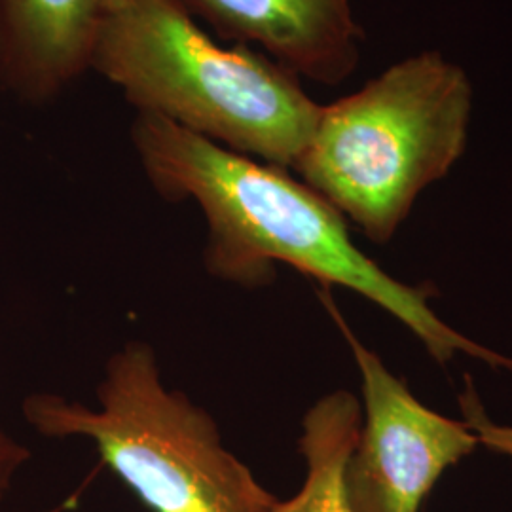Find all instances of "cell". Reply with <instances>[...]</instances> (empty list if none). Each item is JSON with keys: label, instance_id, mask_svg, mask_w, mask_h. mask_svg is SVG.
Segmentation results:
<instances>
[{"label": "cell", "instance_id": "cell-3", "mask_svg": "<svg viewBox=\"0 0 512 512\" xmlns=\"http://www.w3.org/2000/svg\"><path fill=\"white\" fill-rule=\"evenodd\" d=\"M471 109L473 88L459 65L439 52L408 57L321 105L293 169L366 238L387 243L421 190L465 152Z\"/></svg>", "mask_w": 512, "mask_h": 512}, {"label": "cell", "instance_id": "cell-1", "mask_svg": "<svg viewBox=\"0 0 512 512\" xmlns=\"http://www.w3.org/2000/svg\"><path fill=\"white\" fill-rule=\"evenodd\" d=\"M131 143L154 190L169 202L192 200L207 222L203 262L224 281L255 289L275 262L361 294L412 330L446 365L456 355L512 370V357L476 344L429 308V293L384 272L349 238L344 215L308 184L270 164L220 147L150 112H137Z\"/></svg>", "mask_w": 512, "mask_h": 512}, {"label": "cell", "instance_id": "cell-2", "mask_svg": "<svg viewBox=\"0 0 512 512\" xmlns=\"http://www.w3.org/2000/svg\"><path fill=\"white\" fill-rule=\"evenodd\" d=\"M90 71L137 112L281 169L294 167L321 112L296 74L249 46L217 44L175 0H110Z\"/></svg>", "mask_w": 512, "mask_h": 512}, {"label": "cell", "instance_id": "cell-7", "mask_svg": "<svg viewBox=\"0 0 512 512\" xmlns=\"http://www.w3.org/2000/svg\"><path fill=\"white\" fill-rule=\"evenodd\" d=\"M110 0H0V88L48 105L90 73L93 40Z\"/></svg>", "mask_w": 512, "mask_h": 512}, {"label": "cell", "instance_id": "cell-9", "mask_svg": "<svg viewBox=\"0 0 512 512\" xmlns=\"http://www.w3.org/2000/svg\"><path fill=\"white\" fill-rule=\"evenodd\" d=\"M459 406L463 410V420L475 431L478 444L492 452L512 458V427L499 425L486 414L471 378H467L465 391L459 397Z\"/></svg>", "mask_w": 512, "mask_h": 512}, {"label": "cell", "instance_id": "cell-8", "mask_svg": "<svg viewBox=\"0 0 512 512\" xmlns=\"http://www.w3.org/2000/svg\"><path fill=\"white\" fill-rule=\"evenodd\" d=\"M363 427L359 399L334 391L311 406L298 448L308 473L300 492L275 501L268 512H355L348 492V465Z\"/></svg>", "mask_w": 512, "mask_h": 512}, {"label": "cell", "instance_id": "cell-4", "mask_svg": "<svg viewBox=\"0 0 512 512\" xmlns=\"http://www.w3.org/2000/svg\"><path fill=\"white\" fill-rule=\"evenodd\" d=\"M23 414L44 437L90 440L148 511L268 512L277 501L226 448L211 414L164 384L145 342L110 355L95 408L38 393Z\"/></svg>", "mask_w": 512, "mask_h": 512}, {"label": "cell", "instance_id": "cell-5", "mask_svg": "<svg viewBox=\"0 0 512 512\" xmlns=\"http://www.w3.org/2000/svg\"><path fill=\"white\" fill-rule=\"evenodd\" d=\"M342 330L361 374L363 427L348 465L355 512H421L450 467L476 450L465 420H452L421 404L403 380L353 334L329 293H321Z\"/></svg>", "mask_w": 512, "mask_h": 512}, {"label": "cell", "instance_id": "cell-6", "mask_svg": "<svg viewBox=\"0 0 512 512\" xmlns=\"http://www.w3.org/2000/svg\"><path fill=\"white\" fill-rule=\"evenodd\" d=\"M230 44L262 46L287 71L336 86L361 61L351 0H175Z\"/></svg>", "mask_w": 512, "mask_h": 512}, {"label": "cell", "instance_id": "cell-10", "mask_svg": "<svg viewBox=\"0 0 512 512\" xmlns=\"http://www.w3.org/2000/svg\"><path fill=\"white\" fill-rule=\"evenodd\" d=\"M29 450L0 429V499L12 488L21 467L29 461Z\"/></svg>", "mask_w": 512, "mask_h": 512}]
</instances>
